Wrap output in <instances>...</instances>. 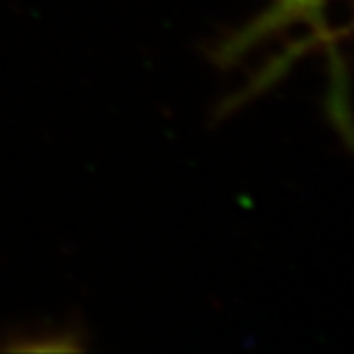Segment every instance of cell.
Listing matches in <instances>:
<instances>
[{"mask_svg":"<svg viewBox=\"0 0 354 354\" xmlns=\"http://www.w3.org/2000/svg\"><path fill=\"white\" fill-rule=\"evenodd\" d=\"M348 30H354V22H353V26H351V28H348Z\"/></svg>","mask_w":354,"mask_h":354,"instance_id":"cell-2","label":"cell"},{"mask_svg":"<svg viewBox=\"0 0 354 354\" xmlns=\"http://www.w3.org/2000/svg\"><path fill=\"white\" fill-rule=\"evenodd\" d=\"M333 0H270L264 10L228 39L223 48L225 59H236L248 50L258 48L262 41L278 34L290 32L291 28L304 24L315 32V39L327 41L325 10Z\"/></svg>","mask_w":354,"mask_h":354,"instance_id":"cell-1","label":"cell"}]
</instances>
